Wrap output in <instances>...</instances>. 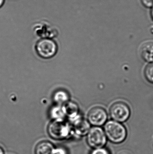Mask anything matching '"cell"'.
<instances>
[{
  "instance_id": "obj_3",
  "label": "cell",
  "mask_w": 153,
  "mask_h": 154,
  "mask_svg": "<svg viewBox=\"0 0 153 154\" xmlns=\"http://www.w3.org/2000/svg\"><path fill=\"white\" fill-rule=\"evenodd\" d=\"M107 140L104 130L100 127L91 128L86 135L87 144L93 149L105 147Z\"/></svg>"
},
{
  "instance_id": "obj_15",
  "label": "cell",
  "mask_w": 153,
  "mask_h": 154,
  "mask_svg": "<svg viewBox=\"0 0 153 154\" xmlns=\"http://www.w3.org/2000/svg\"><path fill=\"white\" fill-rule=\"evenodd\" d=\"M54 154H68L67 150L63 146L56 147Z\"/></svg>"
},
{
  "instance_id": "obj_1",
  "label": "cell",
  "mask_w": 153,
  "mask_h": 154,
  "mask_svg": "<svg viewBox=\"0 0 153 154\" xmlns=\"http://www.w3.org/2000/svg\"><path fill=\"white\" fill-rule=\"evenodd\" d=\"M103 130L107 139L112 143H122L127 137L126 128L121 123L114 120L107 121Z\"/></svg>"
},
{
  "instance_id": "obj_13",
  "label": "cell",
  "mask_w": 153,
  "mask_h": 154,
  "mask_svg": "<svg viewBox=\"0 0 153 154\" xmlns=\"http://www.w3.org/2000/svg\"><path fill=\"white\" fill-rule=\"evenodd\" d=\"M144 75L149 82L153 84V62L146 66L144 70Z\"/></svg>"
},
{
  "instance_id": "obj_11",
  "label": "cell",
  "mask_w": 153,
  "mask_h": 154,
  "mask_svg": "<svg viewBox=\"0 0 153 154\" xmlns=\"http://www.w3.org/2000/svg\"><path fill=\"white\" fill-rule=\"evenodd\" d=\"M54 97V100L57 103L62 104L66 103L68 101L69 97L66 91L60 90L55 93Z\"/></svg>"
},
{
  "instance_id": "obj_16",
  "label": "cell",
  "mask_w": 153,
  "mask_h": 154,
  "mask_svg": "<svg viewBox=\"0 0 153 154\" xmlns=\"http://www.w3.org/2000/svg\"><path fill=\"white\" fill-rule=\"evenodd\" d=\"M142 3L146 7H152L153 5V0H142Z\"/></svg>"
},
{
  "instance_id": "obj_2",
  "label": "cell",
  "mask_w": 153,
  "mask_h": 154,
  "mask_svg": "<svg viewBox=\"0 0 153 154\" xmlns=\"http://www.w3.org/2000/svg\"><path fill=\"white\" fill-rule=\"evenodd\" d=\"M48 134L52 139L63 140L70 137L73 132L70 125L63 119L54 120L49 125Z\"/></svg>"
},
{
  "instance_id": "obj_6",
  "label": "cell",
  "mask_w": 153,
  "mask_h": 154,
  "mask_svg": "<svg viewBox=\"0 0 153 154\" xmlns=\"http://www.w3.org/2000/svg\"><path fill=\"white\" fill-rule=\"evenodd\" d=\"M107 119L106 110L100 107H95L91 109L88 114V122L93 127H100L105 125Z\"/></svg>"
},
{
  "instance_id": "obj_18",
  "label": "cell",
  "mask_w": 153,
  "mask_h": 154,
  "mask_svg": "<svg viewBox=\"0 0 153 154\" xmlns=\"http://www.w3.org/2000/svg\"><path fill=\"white\" fill-rule=\"evenodd\" d=\"M0 154H4V152L3 149L1 146H0Z\"/></svg>"
},
{
  "instance_id": "obj_12",
  "label": "cell",
  "mask_w": 153,
  "mask_h": 154,
  "mask_svg": "<svg viewBox=\"0 0 153 154\" xmlns=\"http://www.w3.org/2000/svg\"><path fill=\"white\" fill-rule=\"evenodd\" d=\"M51 114L52 117L54 120L63 119V117L65 116L63 107L61 108L60 107H56L53 109Z\"/></svg>"
},
{
  "instance_id": "obj_5",
  "label": "cell",
  "mask_w": 153,
  "mask_h": 154,
  "mask_svg": "<svg viewBox=\"0 0 153 154\" xmlns=\"http://www.w3.org/2000/svg\"><path fill=\"white\" fill-rule=\"evenodd\" d=\"M110 114L113 120L121 123L125 122L129 119L131 112L126 103L117 102L110 107Z\"/></svg>"
},
{
  "instance_id": "obj_7",
  "label": "cell",
  "mask_w": 153,
  "mask_h": 154,
  "mask_svg": "<svg viewBox=\"0 0 153 154\" xmlns=\"http://www.w3.org/2000/svg\"><path fill=\"white\" fill-rule=\"evenodd\" d=\"M73 132L78 137L86 135L90 129V123L80 116L72 120Z\"/></svg>"
},
{
  "instance_id": "obj_17",
  "label": "cell",
  "mask_w": 153,
  "mask_h": 154,
  "mask_svg": "<svg viewBox=\"0 0 153 154\" xmlns=\"http://www.w3.org/2000/svg\"><path fill=\"white\" fill-rule=\"evenodd\" d=\"M4 2H5V0H0V8L3 6Z\"/></svg>"
},
{
  "instance_id": "obj_10",
  "label": "cell",
  "mask_w": 153,
  "mask_h": 154,
  "mask_svg": "<svg viewBox=\"0 0 153 154\" xmlns=\"http://www.w3.org/2000/svg\"><path fill=\"white\" fill-rule=\"evenodd\" d=\"M65 115L68 116L72 121L79 116L78 106L73 102H67L63 107Z\"/></svg>"
},
{
  "instance_id": "obj_14",
  "label": "cell",
  "mask_w": 153,
  "mask_h": 154,
  "mask_svg": "<svg viewBox=\"0 0 153 154\" xmlns=\"http://www.w3.org/2000/svg\"><path fill=\"white\" fill-rule=\"evenodd\" d=\"M90 154H110L109 151L106 147L93 149Z\"/></svg>"
},
{
  "instance_id": "obj_4",
  "label": "cell",
  "mask_w": 153,
  "mask_h": 154,
  "mask_svg": "<svg viewBox=\"0 0 153 154\" xmlns=\"http://www.w3.org/2000/svg\"><path fill=\"white\" fill-rule=\"evenodd\" d=\"M57 48L56 42L50 38L41 39L36 45L38 54L43 58H50L54 57L56 53Z\"/></svg>"
},
{
  "instance_id": "obj_9",
  "label": "cell",
  "mask_w": 153,
  "mask_h": 154,
  "mask_svg": "<svg viewBox=\"0 0 153 154\" xmlns=\"http://www.w3.org/2000/svg\"><path fill=\"white\" fill-rule=\"evenodd\" d=\"M55 147L49 141H42L38 143L36 146L35 154H54Z\"/></svg>"
},
{
  "instance_id": "obj_8",
  "label": "cell",
  "mask_w": 153,
  "mask_h": 154,
  "mask_svg": "<svg viewBox=\"0 0 153 154\" xmlns=\"http://www.w3.org/2000/svg\"><path fill=\"white\" fill-rule=\"evenodd\" d=\"M140 54L144 61L149 63L153 62V42H145L140 48Z\"/></svg>"
},
{
  "instance_id": "obj_19",
  "label": "cell",
  "mask_w": 153,
  "mask_h": 154,
  "mask_svg": "<svg viewBox=\"0 0 153 154\" xmlns=\"http://www.w3.org/2000/svg\"><path fill=\"white\" fill-rule=\"evenodd\" d=\"M152 18H153V8L152 11Z\"/></svg>"
}]
</instances>
